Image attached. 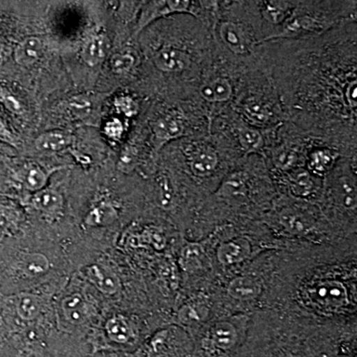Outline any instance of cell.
I'll list each match as a JSON object with an SVG mask.
<instances>
[{"instance_id":"8992f818","label":"cell","mask_w":357,"mask_h":357,"mask_svg":"<svg viewBox=\"0 0 357 357\" xmlns=\"http://www.w3.org/2000/svg\"><path fill=\"white\" fill-rule=\"evenodd\" d=\"M155 67L164 73H180L191 66V57L187 52L174 47H162L152 57Z\"/></svg>"},{"instance_id":"ba28073f","label":"cell","mask_w":357,"mask_h":357,"mask_svg":"<svg viewBox=\"0 0 357 357\" xmlns=\"http://www.w3.org/2000/svg\"><path fill=\"white\" fill-rule=\"evenodd\" d=\"M248 195V175L243 171H237L223 178L215 192L218 198L227 201H243Z\"/></svg>"},{"instance_id":"ffe728a7","label":"cell","mask_w":357,"mask_h":357,"mask_svg":"<svg viewBox=\"0 0 357 357\" xmlns=\"http://www.w3.org/2000/svg\"><path fill=\"white\" fill-rule=\"evenodd\" d=\"M51 172L36 163H30L23 171L22 182L28 191L36 192L46 188Z\"/></svg>"},{"instance_id":"4316f807","label":"cell","mask_w":357,"mask_h":357,"mask_svg":"<svg viewBox=\"0 0 357 357\" xmlns=\"http://www.w3.org/2000/svg\"><path fill=\"white\" fill-rule=\"evenodd\" d=\"M21 270L28 276L36 277L46 273L50 268L48 258L41 253H30L21 260Z\"/></svg>"},{"instance_id":"9a60e30c","label":"cell","mask_w":357,"mask_h":357,"mask_svg":"<svg viewBox=\"0 0 357 357\" xmlns=\"http://www.w3.org/2000/svg\"><path fill=\"white\" fill-rule=\"evenodd\" d=\"M208 340L211 344L218 351H227L234 349L237 342L236 326L229 321H220L215 324L208 331Z\"/></svg>"},{"instance_id":"b9f144b4","label":"cell","mask_w":357,"mask_h":357,"mask_svg":"<svg viewBox=\"0 0 357 357\" xmlns=\"http://www.w3.org/2000/svg\"><path fill=\"white\" fill-rule=\"evenodd\" d=\"M20 357H44V354L39 347L32 345L21 352Z\"/></svg>"},{"instance_id":"9c48e42d","label":"cell","mask_w":357,"mask_h":357,"mask_svg":"<svg viewBox=\"0 0 357 357\" xmlns=\"http://www.w3.org/2000/svg\"><path fill=\"white\" fill-rule=\"evenodd\" d=\"M31 206L46 217L58 218L64 210V199L56 190L45 188L41 191L34 192Z\"/></svg>"},{"instance_id":"7a4b0ae2","label":"cell","mask_w":357,"mask_h":357,"mask_svg":"<svg viewBox=\"0 0 357 357\" xmlns=\"http://www.w3.org/2000/svg\"><path fill=\"white\" fill-rule=\"evenodd\" d=\"M185 126L182 115L170 112L159 116L152 123V146L157 154L167 143L185 135Z\"/></svg>"},{"instance_id":"ab89813d","label":"cell","mask_w":357,"mask_h":357,"mask_svg":"<svg viewBox=\"0 0 357 357\" xmlns=\"http://www.w3.org/2000/svg\"><path fill=\"white\" fill-rule=\"evenodd\" d=\"M160 189H161V204L163 206H170L172 203L173 195L170 183L167 178H162Z\"/></svg>"},{"instance_id":"44dd1931","label":"cell","mask_w":357,"mask_h":357,"mask_svg":"<svg viewBox=\"0 0 357 357\" xmlns=\"http://www.w3.org/2000/svg\"><path fill=\"white\" fill-rule=\"evenodd\" d=\"M204 250L203 245L197 243L185 244L180 256V265L185 272L198 271L204 266Z\"/></svg>"},{"instance_id":"7bdbcfd3","label":"cell","mask_w":357,"mask_h":357,"mask_svg":"<svg viewBox=\"0 0 357 357\" xmlns=\"http://www.w3.org/2000/svg\"><path fill=\"white\" fill-rule=\"evenodd\" d=\"M7 229V220L4 215H0V234H3Z\"/></svg>"},{"instance_id":"4fadbf2b","label":"cell","mask_w":357,"mask_h":357,"mask_svg":"<svg viewBox=\"0 0 357 357\" xmlns=\"http://www.w3.org/2000/svg\"><path fill=\"white\" fill-rule=\"evenodd\" d=\"M86 276L100 292L107 295H114L121 289V281L119 277L114 272L110 271L109 268L102 265H91L86 269Z\"/></svg>"},{"instance_id":"7402d4cb","label":"cell","mask_w":357,"mask_h":357,"mask_svg":"<svg viewBox=\"0 0 357 357\" xmlns=\"http://www.w3.org/2000/svg\"><path fill=\"white\" fill-rule=\"evenodd\" d=\"M288 182L296 196L307 197L314 192V182L309 171L303 168L293 169L288 174Z\"/></svg>"},{"instance_id":"d6986e66","label":"cell","mask_w":357,"mask_h":357,"mask_svg":"<svg viewBox=\"0 0 357 357\" xmlns=\"http://www.w3.org/2000/svg\"><path fill=\"white\" fill-rule=\"evenodd\" d=\"M237 140L246 154L258 153L264 147L265 140L262 133L253 126H243L236 129Z\"/></svg>"},{"instance_id":"ac0fdd59","label":"cell","mask_w":357,"mask_h":357,"mask_svg":"<svg viewBox=\"0 0 357 357\" xmlns=\"http://www.w3.org/2000/svg\"><path fill=\"white\" fill-rule=\"evenodd\" d=\"M244 117L255 126H266L274 121V114L266 103L259 100H248L241 107Z\"/></svg>"},{"instance_id":"5b68a950","label":"cell","mask_w":357,"mask_h":357,"mask_svg":"<svg viewBox=\"0 0 357 357\" xmlns=\"http://www.w3.org/2000/svg\"><path fill=\"white\" fill-rule=\"evenodd\" d=\"M188 165L196 177H210L218 166L217 150L206 143H196L188 152Z\"/></svg>"},{"instance_id":"1f68e13d","label":"cell","mask_w":357,"mask_h":357,"mask_svg":"<svg viewBox=\"0 0 357 357\" xmlns=\"http://www.w3.org/2000/svg\"><path fill=\"white\" fill-rule=\"evenodd\" d=\"M136 58L131 53H116L109 59V68L116 75L126 74L135 66Z\"/></svg>"},{"instance_id":"30bf717a","label":"cell","mask_w":357,"mask_h":357,"mask_svg":"<svg viewBox=\"0 0 357 357\" xmlns=\"http://www.w3.org/2000/svg\"><path fill=\"white\" fill-rule=\"evenodd\" d=\"M44 51L43 40L36 36L27 37L14 49V60L21 67H32L43 57Z\"/></svg>"},{"instance_id":"60d3db41","label":"cell","mask_w":357,"mask_h":357,"mask_svg":"<svg viewBox=\"0 0 357 357\" xmlns=\"http://www.w3.org/2000/svg\"><path fill=\"white\" fill-rule=\"evenodd\" d=\"M147 238L155 248L161 249L165 246V237L157 229H150L146 231Z\"/></svg>"},{"instance_id":"52a82bcc","label":"cell","mask_w":357,"mask_h":357,"mask_svg":"<svg viewBox=\"0 0 357 357\" xmlns=\"http://www.w3.org/2000/svg\"><path fill=\"white\" fill-rule=\"evenodd\" d=\"M251 253V244L245 237H236L220 243L217 250V257L225 266L238 264L248 259Z\"/></svg>"},{"instance_id":"7c38bea8","label":"cell","mask_w":357,"mask_h":357,"mask_svg":"<svg viewBox=\"0 0 357 357\" xmlns=\"http://www.w3.org/2000/svg\"><path fill=\"white\" fill-rule=\"evenodd\" d=\"M74 136L65 130H49L40 134L34 141L35 147L45 153H57L74 142Z\"/></svg>"},{"instance_id":"f546056e","label":"cell","mask_w":357,"mask_h":357,"mask_svg":"<svg viewBox=\"0 0 357 357\" xmlns=\"http://www.w3.org/2000/svg\"><path fill=\"white\" fill-rule=\"evenodd\" d=\"M335 161V155L332 150L317 149L310 155V168L316 174L326 173Z\"/></svg>"},{"instance_id":"603a6c76","label":"cell","mask_w":357,"mask_h":357,"mask_svg":"<svg viewBox=\"0 0 357 357\" xmlns=\"http://www.w3.org/2000/svg\"><path fill=\"white\" fill-rule=\"evenodd\" d=\"M290 2L266 1L263 2V17L273 25H283L291 16Z\"/></svg>"},{"instance_id":"f1b7e54d","label":"cell","mask_w":357,"mask_h":357,"mask_svg":"<svg viewBox=\"0 0 357 357\" xmlns=\"http://www.w3.org/2000/svg\"><path fill=\"white\" fill-rule=\"evenodd\" d=\"M281 223L289 231L301 234L311 229L312 222L304 213L296 211H288L282 215Z\"/></svg>"},{"instance_id":"d4e9b609","label":"cell","mask_w":357,"mask_h":357,"mask_svg":"<svg viewBox=\"0 0 357 357\" xmlns=\"http://www.w3.org/2000/svg\"><path fill=\"white\" fill-rule=\"evenodd\" d=\"M18 316L24 321H32L39 316L42 303L39 297L30 293H22L18 296L16 303Z\"/></svg>"},{"instance_id":"277c9868","label":"cell","mask_w":357,"mask_h":357,"mask_svg":"<svg viewBox=\"0 0 357 357\" xmlns=\"http://www.w3.org/2000/svg\"><path fill=\"white\" fill-rule=\"evenodd\" d=\"M218 35L225 46L236 55H248L255 46V41L243 24L225 21L218 26Z\"/></svg>"},{"instance_id":"ee69618b","label":"cell","mask_w":357,"mask_h":357,"mask_svg":"<svg viewBox=\"0 0 357 357\" xmlns=\"http://www.w3.org/2000/svg\"><path fill=\"white\" fill-rule=\"evenodd\" d=\"M103 357H117V356H103Z\"/></svg>"},{"instance_id":"83f0119b","label":"cell","mask_w":357,"mask_h":357,"mask_svg":"<svg viewBox=\"0 0 357 357\" xmlns=\"http://www.w3.org/2000/svg\"><path fill=\"white\" fill-rule=\"evenodd\" d=\"M117 218V211L112 204L102 203L96 206L89 211L86 222L91 227L107 225L114 222Z\"/></svg>"},{"instance_id":"484cf974","label":"cell","mask_w":357,"mask_h":357,"mask_svg":"<svg viewBox=\"0 0 357 357\" xmlns=\"http://www.w3.org/2000/svg\"><path fill=\"white\" fill-rule=\"evenodd\" d=\"M338 202L349 210L356 208V180L349 177H342L338 181L337 187Z\"/></svg>"},{"instance_id":"d590c367","label":"cell","mask_w":357,"mask_h":357,"mask_svg":"<svg viewBox=\"0 0 357 357\" xmlns=\"http://www.w3.org/2000/svg\"><path fill=\"white\" fill-rule=\"evenodd\" d=\"M344 98L345 103L351 112L356 115L357 110V81L356 75L349 79L344 89Z\"/></svg>"},{"instance_id":"5bb4252c","label":"cell","mask_w":357,"mask_h":357,"mask_svg":"<svg viewBox=\"0 0 357 357\" xmlns=\"http://www.w3.org/2000/svg\"><path fill=\"white\" fill-rule=\"evenodd\" d=\"M199 93L206 102L223 103L232 98L234 88L227 77H218L202 84Z\"/></svg>"},{"instance_id":"d6a6232c","label":"cell","mask_w":357,"mask_h":357,"mask_svg":"<svg viewBox=\"0 0 357 357\" xmlns=\"http://www.w3.org/2000/svg\"><path fill=\"white\" fill-rule=\"evenodd\" d=\"M208 311L203 305H187L178 312L181 321L184 324L202 323L208 317Z\"/></svg>"},{"instance_id":"74e56055","label":"cell","mask_w":357,"mask_h":357,"mask_svg":"<svg viewBox=\"0 0 357 357\" xmlns=\"http://www.w3.org/2000/svg\"><path fill=\"white\" fill-rule=\"evenodd\" d=\"M103 132L110 139L119 140L124 133V126L121 119H112L105 122Z\"/></svg>"},{"instance_id":"4dcf8cb0","label":"cell","mask_w":357,"mask_h":357,"mask_svg":"<svg viewBox=\"0 0 357 357\" xmlns=\"http://www.w3.org/2000/svg\"><path fill=\"white\" fill-rule=\"evenodd\" d=\"M319 296L321 301L330 306H338L344 304L347 299L344 288L340 283H326L319 288Z\"/></svg>"},{"instance_id":"2e32d148","label":"cell","mask_w":357,"mask_h":357,"mask_svg":"<svg viewBox=\"0 0 357 357\" xmlns=\"http://www.w3.org/2000/svg\"><path fill=\"white\" fill-rule=\"evenodd\" d=\"M230 297L236 300L249 301L256 299L262 292L261 283L250 276L236 277L227 286Z\"/></svg>"},{"instance_id":"e0dca14e","label":"cell","mask_w":357,"mask_h":357,"mask_svg":"<svg viewBox=\"0 0 357 357\" xmlns=\"http://www.w3.org/2000/svg\"><path fill=\"white\" fill-rule=\"evenodd\" d=\"M62 310L65 318L75 325H81L89 317V306L81 294H73L66 297L63 300Z\"/></svg>"},{"instance_id":"836d02e7","label":"cell","mask_w":357,"mask_h":357,"mask_svg":"<svg viewBox=\"0 0 357 357\" xmlns=\"http://www.w3.org/2000/svg\"><path fill=\"white\" fill-rule=\"evenodd\" d=\"M298 161V154L292 149H279L273 153V162L277 168L283 171L292 170Z\"/></svg>"},{"instance_id":"8d00e7d4","label":"cell","mask_w":357,"mask_h":357,"mask_svg":"<svg viewBox=\"0 0 357 357\" xmlns=\"http://www.w3.org/2000/svg\"><path fill=\"white\" fill-rule=\"evenodd\" d=\"M0 102L6 107L9 112L15 114H21L23 112L22 105L17 98H15L13 93L7 91L6 89L0 88Z\"/></svg>"},{"instance_id":"3957f363","label":"cell","mask_w":357,"mask_h":357,"mask_svg":"<svg viewBox=\"0 0 357 357\" xmlns=\"http://www.w3.org/2000/svg\"><path fill=\"white\" fill-rule=\"evenodd\" d=\"M326 20H321L318 16L307 15V14H295L291 15L287 21L282 25L280 31L270 35L262 40L291 38V37L306 36L307 34H316L328 27Z\"/></svg>"},{"instance_id":"f35d334b","label":"cell","mask_w":357,"mask_h":357,"mask_svg":"<svg viewBox=\"0 0 357 357\" xmlns=\"http://www.w3.org/2000/svg\"><path fill=\"white\" fill-rule=\"evenodd\" d=\"M0 141L2 142L7 143V144L11 145V146L16 147L18 145L17 138L9 128H7L6 124L0 119Z\"/></svg>"},{"instance_id":"8fae6325","label":"cell","mask_w":357,"mask_h":357,"mask_svg":"<svg viewBox=\"0 0 357 357\" xmlns=\"http://www.w3.org/2000/svg\"><path fill=\"white\" fill-rule=\"evenodd\" d=\"M109 40L107 35L96 34L89 37L81 49L82 60L89 67L102 64L109 51Z\"/></svg>"},{"instance_id":"cb8c5ba5","label":"cell","mask_w":357,"mask_h":357,"mask_svg":"<svg viewBox=\"0 0 357 357\" xmlns=\"http://www.w3.org/2000/svg\"><path fill=\"white\" fill-rule=\"evenodd\" d=\"M107 335L116 344H128L133 337L132 330L126 319L121 316L112 317L105 325Z\"/></svg>"},{"instance_id":"6da1fadb","label":"cell","mask_w":357,"mask_h":357,"mask_svg":"<svg viewBox=\"0 0 357 357\" xmlns=\"http://www.w3.org/2000/svg\"><path fill=\"white\" fill-rule=\"evenodd\" d=\"M197 13H198L197 4L195 2L187 1V0L148 2L141 11L134 35L136 36L139 34L148 25L151 24L159 18L166 17V16L176 13H189L194 16H198Z\"/></svg>"},{"instance_id":"e575fe53","label":"cell","mask_w":357,"mask_h":357,"mask_svg":"<svg viewBox=\"0 0 357 357\" xmlns=\"http://www.w3.org/2000/svg\"><path fill=\"white\" fill-rule=\"evenodd\" d=\"M114 107L119 114L128 117H132L137 114V103L129 96H121L115 98Z\"/></svg>"}]
</instances>
